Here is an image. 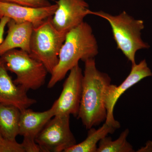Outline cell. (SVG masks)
<instances>
[{
  "instance_id": "obj_22",
  "label": "cell",
  "mask_w": 152,
  "mask_h": 152,
  "mask_svg": "<svg viewBox=\"0 0 152 152\" xmlns=\"http://www.w3.org/2000/svg\"><path fill=\"white\" fill-rule=\"evenodd\" d=\"M49 1H55V0H49Z\"/></svg>"
},
{
  "instance_id": "obj_13",
  "label": "cell",
  "mask_w": 152,
  "mask_h": 152,
  "mask_svg": "<svg viewBox=\"0 0 152 152\" xmlns=\"http://www.w3.org/2000/svg\"><path fill=\"white\" fill-rule=\"evenodd\" d=\"M7 35L0 45V57L6 52L19 49L29 54L30 44L34 26L29 22L17 23L10 20Z\"/></svg>"
},
{
  "instance_id": "obj_15",
  "label": "cell",
  "mask_w": 152,
  "mask_h": 152,
  "mask_svg": "<svg viewBox=\"0 0 152 152\" xmlns=\"http://www.w3.org/2000/svg\"><path fill=\"white\" fill-rule=\"evenodd\" d=\"M116 129L106 122L97 129L93 127L88 129L87 137L84 140L76 144L65 152H96L98 143L109 134H113Z\"/></svg>"
},
{
  "instance_id": "obj_16",
  "label": "cell",
  "mask_w": 152,
  "mask_h": 152,
  "mask_svg": "<svg viewBox=\"0 0 152 152\" xmlns=\"http://www.w3.org/2000/svg\"><path fill=\"white\" fill-rule=\"evenodd\" d=\"M129 134V129H126L115 140L110 137L106 136L99 142L96 152H135L132 145L127 140Z\"/></svg>"
},
{
  "instance_id": "obj_17",
  "label": "cell",
  "mask_w": 152,
  "mask_h": 152,
  "mask_svg": "<svg viewBox=\"0 0 152 152\" xmlns=\"http://www.w3.org/2000/svg\"><path fill=\"white\" fill-rule=\"evenodd\" d=\"M1 1L32 7H42L51 5L49 0H0Z\"/></svg>"
},
{
  "instance_id": "obj_4",
  "label": "cell",
  "mask_w": 152,
  "mask_h": 152,
  "mask_svg": "<svg viewBox=\"0 0 152 152\" xmlns=\"http://www.w3.org/2000/svg\"><path fill=\"white\" fill-rule=\"evenodd\" d=\"M52 17L34 28L30 44L31 57L42 63L49 73L52 74L59 60V55L67 33L55 27Z\"/></svg>"
},
{
  "instance_id": "obj_1",
  "label": "cell",
  "mask_w": 152,
  "mask_h": 152,
  "mask_svg": "<svg viewBox=\"0 0 152 152\" xmlns=\"http://www.w3.org/2000/svg\"><path fill=\"white\" fill-rule=\"evenodd\" d=\"M84 62L81 100L77 118L88 130L106 121V93L112 80L108 74L98 69L95 58Z\"/></svg>"
},
{
  "instance_id": "obj_9",
  "label": "cell",
  "mask_w": 152,
  "mask_h": 152,
  "mask_svg": "<svg viewBox=\"0 0 152 152\" xmlns=\"http://www.w3.org/2000/svg\"><path fill=\"white\" fill-rule=\"evenodd\" d=\"M152 76V71L148 66L146 60L144 59L138 64L132 65L130 73L119 86L111 84L108 87L106 93L107 116L105 122L111 125L116 129L120 128V123L115 120L113 114L114 108L117 101L127 90L143 79Z\"/></svg>"
},
{
  "instance_id": "obj_6",
  "label": "cell",
  "mask_w": 152,
  "mask_h": 152,
  "mask_svg": "<svg viewBox=\"0 0 152 152\" xmlns=\"http://www.w3.org/2000/svg\"><path fill=\"white\" fill-rule=\"evenodd\" d=\"M70 115H55L36 138L41 152H65L77 144L70 127Z\"/></svg>"
},
{
  "instance_id": "obj_12",
  "label": "cell",
  "mask_w": 152,
  "mask_h": 152,
  "mask_svg": "<svg viewBox=\"0 0 152 152\" xmlns=\"http://www.w3.org/2000/svg\"><path fill=\"white\" fill-rule=\"evenodd\" d=\"M0 59V104L14 106L20 110L35 104L36 100L30 98L27 90L14 83Z\"/></svg>"
},
{
  "instance_id": "obj_7",
  "label": "cell",
  "mask_w": 152,
  "mask_h": 152,
  "mask_svg": "<svg viewBox=\"0 0 152 152\" xmlns=\"http://www.w3.org/2000/svg\"><path fill=\"white\" fill-rule=\"evenodd\" d=\"M62 91L53 104L55 115H72L77 118L80 110L83 87V73L79 64L70 71Z\"/></svg>"
},
{
  "instance_id": "obj_18",
  "label": "cell",
  "mask_w": 152,
  "mask_h": 152,
  "mask_svg": "<svg viewBox=\"0 0 152 152\" xmlns=\"http://www.w3.org/2000/svg\"><path fill=\"white\" fill-rule=\"evenodd\" d=\"M0 152H25L21 143L16 141H8L5 143H0Z\"/></svg>"
},
{
  "instance_id": "obj_20",
  "label": "cell",
  "mask_w": 152,
  "mask_h": 152,
  "mask_svg": "<svg viewBox=\"0 0 152 152\" xmlns=\"http://www.w3.org/2000/svg\"><path fill=\"white\" fill-rule=\"evenodd\" d=\"M152 151V142L148 141L145 147L142 148L138 150L137 152Z\"/></svg>"
},
{
  "instance_id": "obj_5",
  "label": "cell",
  "mask_w": 152,
  "mask_h": 152,
  "mask_svg": "<svg viewBox=\"0 0 152 152\" xmlns=\"http://www.w3.org/2000/svg\"><path fill=\"white\" fill-rule=\"evenodd\" d=\"M0 59L7 69L16 75L14 83L27 91L39 89L45 83L48 73L46 69L27 52L13 49L5 53Z\"/></svg>"
},
{
  "instance_id": "obj_3",
  "label": "cell",
  "mask_w": 152,
  "mask_h": 152,
  "mask_svg": "<svg viewBox=\"0 0 152 152\" xmlns=\"http://www.w3.org/2000/svg\"><path fill=\"white\" fill-rule=\"evenodd\" d=\"M91 15L107 21L111 27L118 49L122 52L132 65L136 64V54L138 51L149 49L150 45L144 42L141 37V31L145 28L142 20L134 18L125 11L113 15L102 11H91Z\"/></svg>"
},
{
  "instance_id": "obj_10",
  "label": "cell",
  "mask_w": 152,
  "mask_h": 152,
  "mask_svg": "<svg viewBox=\"0 0 152 152\" xmlns=\"http://www.w3.org/2000/svg\"><path fill=\"white\" fill-rule=\"evenodd\" d=\"M58 8L52 20L58 31L68 33L84 22L91 15L89 5L85 0H58Z\"/></svg>"
},
{
  "instance_id": "obj_21",
  "label": "cell",
  "mask_w": 152,
  "mask_h": 152,
  "mask_svg": "<svg viewBox=\"0 0 152 152\" xmlns=\"http://www.w3.org/2000/svg\"><path fill=\"white\" fill-rule=\"evenodd\" d=\"M8 141H10L6 140L5 139H4L1 134V132H0V143H5L7 142Z\"/></svg>"
},
{
  "instance_id": "obj_19",
  "label": "cell",
  "mask_w": 152,
  "mask_h": 152,
  "mask_svg": "<svg viewBox=\"0 0 152 152\" xmlns=\"http://www.w3.org/2000/svg\"><path fill=\"white\" fill-rule=\"evenodd\" d=\"M10 19L4 17L0 18V45L4 41L5 28Z\"/></svg>"
},
{
  "instance_id": "obj_14",
  "label": "cell",
  "mask_w": 152,
  "mask_h": 152,
  "mask_svg": "<svg viewBox=\"0 0 152 152\" xmlns=\"http://www.w3.org/2000/svg\"><path fill=\"white\" fill-rule=\"evenodd\" d=\"M20 110L15 106L0 104V132L4 139L16 141L19 135Z\"/></svg>"
},
{
  "instance_id": "obj_8",
  "label": "cell",
  "mask_w": 152,
  "mask_h": 152,
  "mask_svg": "<svg viewBox=\"0 0 152 152\" xmlns=\"http://www.w3.org/2000/svg\"><path fill=\"white\" fill-rule=\"evenodd\" d=\"M55 115L53 106L43 112H35L28 108L20 110L19 135L23 137L21 144L25 152H41L36 142V137Z\"/></svg>"
},
{
  "instance_id": "obj_11",
  "label": "cell",
  "mask_w": 152,
  "mask_h": 152,
  "mask_svg": "<svg viewBox=\"0 0 152 152\" xmlns=\"http://www.w3.org/2000/svg\"><path fill=\"white\" fill-rule=\"evenodd\" d=\"M58 8L56 4L42 7H32L0 1V18L5 17L17 23L29 22L34 28L53 17Z\"/></svg>"
},
{
  "instance_id": "obj_2",
  "label": "cell",
  "mask_w": 152,
  "mask_h": 152,
  "mask_svg": "<svg viewBox=\"0 0 152 152\" xmlns=\"http://www.w3.org/2000/svg\"><path fill=\"white\" fill-rule=\"evenodd\" d=\"M99 53L97 42L91 27L84 21L66 34L58 64L51 74L48 88H51L65 77L79 61L95 58Z\"/></svg>"
}]
</instances>
